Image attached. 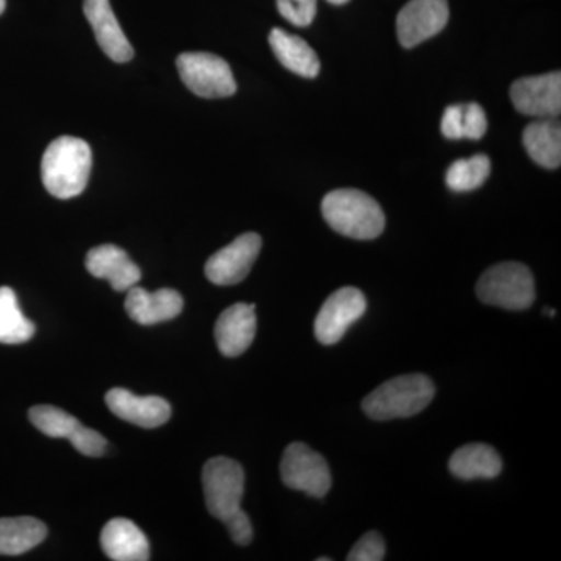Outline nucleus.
Instances as JSON below:
<instances>
[{
    "label": "nucleus",
    "instance_id": "obj_23",
    "mask_svg": "<svg viewBox=\"0 0 561 561\" xmlns=\"http://www.w3.org/2000/svg\"><path fill=\"white\" fill-rule=\"evenodd\" d=\"M491 161L486 154L479 153L468 160L453 162L446 172V184L454 192H470L481 187L489 179Z\"/></svg>",
    "mask_w": 561,
    "mask_h": 561
},
{
    "label": "nucleus",
    "instance_id": "obj_10",
    "mask_svg": "<svg viewBox=\"0 0 561 561\" xmlns=\"http://www.w3.org/2000/svg\"><path fill=\"white\" fill-rule=\"evenodd\" d=\"M513 106L524 116L556 119L561 113V73L524 77L511 88Z\"/></svg>",
    "mask_w": 561,
    "mask_h": 561
},
{
    "label": "nucleus",
    "instance_id": "obj_3",
    "mask_svg": "<svg viewBox=\"0 0 561 561\" xmlns=\"http://www.w3.org/2000/svg\"><path fill=\"white\" fill-rule=\"evenodd\" d=\"M434 397L435 386L427 376L404 375L373 390L362 409L371 420L409 419L424 411Z\"/></svg>",
    "mask_w": 561,
    "mask_h": 561
},
{
    "label": "nucleus",
    "instance_id": "obj_24",
    "mask_svg": "<svg viewBox=\"0 0 561 561\" xmlns=\"http://www.w3.org/2000/svg\"><path fill=\"white\" fill-rule=\"evenodd\" d=\"M28 419L36 430L51 438H69L72 440L79 434L83 424L76 416L55 408V405H35L28 412Z\"/></svg>",
    "mask_w": 561,
    "mask_h": 561
},
{
    "label": "nucleus",
    "instance_id": "obj_30",
    "mask_svg": "<svg viewBox=\"0 0 561 561\" xmlns=\"http://www.w3.org/2000/svg\"><path fill=\"white\" fill-rule=\"evenodd\" d=\"M442 133L445 138L463 139V105H451L442 117Z\"/></svg>",
    "mask_w": 561,
    "mask_h": 561
},
{
    "label": "nucleus",
    "instance_id": "obj_18",
    "mask_svg": "<svg viewBox=\"0 0 561 561\" xmlns=\"http://www.w3.org/2000/svg\"><path fill=\"white\" fill-rule=\"evenodd\" d=\"M268 43L280 65L290 72L305 79H316L319 76V55L300 36L291 35L283 28H273L268 35Z\"/></svg>",
    "mask_w": 561,
    "mask_h": 561
},
{
    "label": "nucleus",
    "instance_id": "obj_7",
    "mask_svg": "<svg viewBox=\"0 0 561 561\" xmlns=\"http://www.w3.org/2000/svg\"><path fill=\"white\" fill-rule=\"evenodd\" d=\"M284 485L312 497L327 496L332 479L328 461L305 443H290L280 460Z\"/></svg>",
    "mask_w": 561,
    "mask_h": 561
},
{
    "label": "nucleus",
    "instance_id": "obj_12",
    "mask_svg": "<svg viewBox=\"0 0 561 561\" xmlns=\"http://www.w3.org/2000/svg\"><path fill=\"white\" fill-rule=\"evenodd\" d=\"M256 313L254 305L236 302L225 309L214 328L217 348L227 357H238L250 348L256 335Z\"/></svg>",
    "mask_w": 561,
    "mask_h": 561
},
{
    "label": "nucleus",
    "instance_id": "obj_1",
    "mask_svg": "<svg viewBox=\"0 0 561 561\" xmlns=\"http://www.w3.org/2000/svg\"><path fill=\"white\" fill-rule=\"evenodd\" d=\"M92 169V151L87 140L61 136L51 140L41 161L44 187L60 201L87 190Z\"/></svg>",
    "mask_w": 561,
    "mask_h": 561
},
{
    "label": "nucleus",
    "instance_id": "obj_5",
    "mask_svg": "<svg viewBox=\"0 0 561 561\" xmlns=\"http://www.w3.org/2000/svg\"><path fill=\"white\" fill-rule=\"evenodd\" d=\"M202 482L206 507L214 518L224 523L232 513L241 511L245 472L238 461L228 457H214L206 461Z\"/></svg>",
    "mask_w": 561,
    "mask_h": 561
},
{
    "label": "nucleus",
    "instance_id": "obj_21",
    "mask_svg": "<svg viewBox=\"0 0 561 561\" xmlns=\"http://www.w3.org/2000/svg\"><path fill=\"white\" fill-rule=\"evenodd\" d=\"M47 537L46 524L32 516L0 518V556H21Z\"/></svg>",
    "mask_w": 561,
    "mask_h": 561
},
{
    "label": "nucleus",
    "instance_id": "obj_11",
    "mask_svg": "<svg viewBox=\"0 0 561 561\" xmlns=\"http://www.w3.org/2000/svg\"><path fill=\"white\" fill-rule=\"evenodd\" d=\"M448 21V0H411L398 14V39L402 47L412 49L438 35Z\"/></svg>",
    "mask_w": 561,
    "mask_h": 561
},
{
    "label": "nucleus",
    "instance_id": "obj_26",
    "mask_svg": "<svg viewBox=\"0 0 561 561\" xmlns=\"http://www.w3.org/2000/svg\"><path fill=\"white\" fill-rule=\"evenodd\" d=\"M386 557V542L378 531H368L351 549L348 561H382Z\"/></svg>",
    "mask_w": 561,
    "mask_h": 561
},
{
    "label": "nucleus",
    "instance_id": "obj_19",
    "mask_svg": "<svg viewBox=\"0 0 561 561\" xmlns=\"http://www.w3.org/2000/svg\"><path fill=\"white\" fill-rule=\"evenodd\" d=\"M449 471L461 481L494 479L501 474L502 460L496 449L483 443L461 446L449 460Z\"/></svg>",
    "mask_w": 561,
    "mask_h": 561
},
{
    "label": "nucleus",
    "instance_id": "obj_14",
    "mask_svg": "<svg viewBox=\"0 0 561 561\" xmlns=\"http://www.w3.org/2000/svg\"><path fill=\"white\" fill-rule=\"evenodd\" d=\"M106 405L117 419L136 426L153 430L168 423L172 415L171 404L160 397H136L125 389H111L105 397Z\"/></svg>",
    "mask_w": 561,
    "mask_h": 561
},
{
    "label": "nucleus",
    "instance_id": "obj_16",
    "mask_svg": "<svg viewBox=\"0 0 561 561\" xmlns=\"http://www.w3.org/2000/svg\"><path fill=\"white\" fill-rule=\"evenodd\" d=\"M87 268L94 278L108 280L116 291H127L133 286H138L142 276L127 251L113 243L92 249L87 256Z\"/></svg>",
    "mask_w": 561,
    "mask_h": 561
},
{
    "label": "nucleus",
    "instance_id": "obj_17",
    "mask_svg": "<svg viewBox=\"0 0 561 561\" xmlns=\"http://www.w3.org/2000/svg\"><path fill=\"white\" fill-rule=\"evenodd\" d=\"M103 552L114 561H146L150 559V545L144 531L130 519L114 518L101 534Z\"/></svg>",
    "mask_w": 561,
    "mask_h": 561
},
{
    "label": "nucleus",
    "instance_id": "obj_31",
    "mask_svg": "<svg viewBox=\"0 0 561 561\" xmlns=\"http://www.w3.org/2000/svg\"><path fill=\"white\" fill-rule=\"evenodd\" d=\"M330 3H334V5H343V3L350 2V0H328Z\"/></svg>",
    "mask_w": 561,
    "mask_h": 561
},
{
    "label": "nucleus",
    "instance_id": "obj_27",
    "mask_svg": "<svg viewBox=\"0 0 561 561\" xmlns=\"http://www.w3.org/2000/svg\"><path fill=\"white\" fill-rule=\"evenodd\" d=\"M489 128L485 111L478 103H463V139L478 140Z\"/></svg>",
    "mask_w": 561,
    "mask_h": 561
},
{
    "label": "nucleus",
    "instance_id": "obj_4",
    "mask_svg": "<svg viewBox=\"0 0 561 561\" xmlns=\"http://www.w3.org/2000/svg\"><path fill=\"white\" fill-rule=\"evenodd\" d=\"M479 300L508 311H524L535 301V280L519 262H502L483 273L476 286Z\"/></svg>",
    "mask_w": 561,
    "mask_h": 561
},
{
    "label": "nucleus",
    "instance_id": "obj_25",
    "mask_svg": "<svg viewBox=\"0 0 561 561\" xmlns=\"http://www.w3.org/2000/svg\"><path fill=\"white\" fill-rule=\"evenodd\" d=\"M280 16L297 27H308L316 20L317 0H276Z\"/></svg>",
    "mask_w": 561,
    "mask_h": 561
},
{
    "label": "nucleus",
    "instance_id": "obj_13",
    "mask_svg": "<svg viewBox=\"0 0 561 561\" xmlns=\"http://www.w3.org/2000/svg\"><path fill=\"white\" fill-rule=\"evenodd\" d=\"M83 11L106 57L116 62H128L135 57V49L122 31L110 0H84Z\"/></svg>",
    "mask_w": 561,
    "mask_h": 561
},
{
    "label": "nucleus",
    "instance_id": "obj_20",
    "mask_svg": "<svg viewBox=\"0 0 561 561\" xmlns=\"http://www.w3.org/2000/svg\"><path fill=\"white\" fill-rule=\"evenodd\" d=\"M524 147L531 160L545 169H559L561 164V127L556 119H540L527 125L523 135Z\"/></svg>",
    "mask_w": 561,
    "mask_h": 561
},
{
    "label": "nucleus",
    "instance_id": "obj_29",
    "mask_svg": "<svg viewBox=\"0 0 561 561\" xmlns=\"http://www.w3.org/2000/svg\"><path fill=\"white\" fill-rule=\"evenodd\" d=\"M224 524L236 545L247 546L253 540V526H251L249 515L242 508L232 513L230 518L225 519Z\"/></svg>",
    "mask_w": 561,
    "mask_h": 561
},
{
    "label": "nucleus",
    "instance_id": "obj_32",
    "mask_svg": "<svg viewBox=\"0 0 561 561\" xmlns=\"http://www.w3.org/2000/svg\"><path fill=\"white\" fill-rule=\"evenodd\" d=\"M5 7H7L5 0H0V14H2L3 11H5Z\"/></svg>",
    "mask_w": 561,
    "mask_h": 561
},
{
    "label": "nucleus",
    "instance_id": "obj_6",
    "mask_svg": "<svg viewBox=\"0 0 561 561\" xmlns=\"http://www.w3.org/2000/svg\"><path fill=\"white\" fill-rule=\"evenodd\" d=\"M181 80L203 99L230 98L238 90L230 65L209 51H184L176 58Z\"/></svg>",
    "mask_w": 561,
    "mask_h": 561
},
{
    "label": "nucleus",
    "instance_id": "obj_8",
    "mask_svg": "<svg viewBox=\"0 0 561 561\" xmlns=\"http://www.w3.org/2000/svg\"><path fill=\"white\" fill-rule=\"evenodd\" d=\"M367 311V300L356 287H342L331 294L321 306L316 319V337L323 345H335L346 334L351 324Z\"/></svg>",
    "mask_w": 561,
    "mask_h": 561
},
{
    "label": "nucleus",
    "instance_id": "obj_28",
    "mask_svg": "<svg viewBox=\"0 0 561 561\" xmlns=\"http://www.w3.org/2000/svg\"><path fill=\"white\" fill-rule=\"evenodd\" d=\"M70 443L77 451L88 457H101L106 451V440L103 435L87 426L81 427Z\"/></svg>",
    "mask_w": 561,
    "mask_h": 561
},
{
    "label": "nucleus",
    "instance_id": "obj_2",
    "mask_svg": "<svg viewBox=\"0 0 561 561\" xmlns=\"http://www.w3.org/2000/svg\"><path fill=\"white\" fill-rule=\"evenodd\" d=\"M321 213L332 230L357 241H371L386 228L379 203L359 190L330 192L321 203Z\"/></svg>",
    "mask_w": 561,
    "mask_h": 561
},
{
    "label": "nucleus",
    "instance_id": "obj_15",
    "mask_svg": "<svg viewBox=\"0 0 561 561\" xmlns=\"http://www.w3.org/2000/svg\"><path fill=\"white\" fill-rule=\"evenodd\" d=\"M183 297L173 289L149 291L133 286L127 290L125 298V311L128 317L144 327L175 319L183 311Z\"/></svg>",
    "mask_w": 561,
    "mask_h": 561
},
{
    "label": "nucleus",
    "instance_id": "obj_22",
    "mask_svg": "<svg viewBox=\"0 0 561 561\" xmlns=\"http://www.w3.org/2000/svg\"><path fill=\"white\" fill-rule=\"evenodd\" d=\"M35 331V324L22 313L14 290L0 287V343L20 345L31 341Z\"/></svg>",
    "mask_w": 561,
    "mask_h": 561
},
{
    "label": "nucleus",
    "instance_id": "obj_9",
    "mask_svg": "<svg viewBox=\"0 0 561 561\" xmlns=\"http://www.w3.org/2000/svg\"><path fill=\"white\" fill-rule=\"evenodd\" d=\"M262 239L256 232L239 236L230 245L214 253L205 265L210 283L217 286H232L249 276L251 267L260 256Z\"/></svg>",
    "mask_w": 561,
    "mask_h": 561
}]
</instances>
